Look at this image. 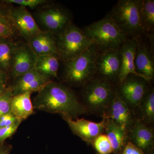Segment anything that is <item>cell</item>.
Listing matches in <instances>:
<instances>
[{"label":"cell","mask_w":154,"mask_h":154,"mask_svg":"<svg viewBox=\"0 0 154 154\" xmlns=\"http://www.w3.org/2000/svg\"><path fill=\"white\" fill-rule=\"evenodd\" d=\"M33 105L35 109L57 113L62 118L75 119L88 112L72 91L61 83L51 81L38 91Z\"/></svg>","instance_id":"6da1fadb"},{"label":"cell","mask_w":154,"mask_h":154,"mask_svg":"<svg viewBox=\"0 0 154 154\" xmlns=\"http://www.w3.org/2000/svg\"><path fill=\"white\" fill-rule=\"evenodd\" d=\"M143 0H119L107 16L128 38L146 35L142 16Z\"/></svg>","instance_id":"7a4b0ae2"},{"label":"cell","mask_w":154,"mask_h":154,"mask_svg":"<svg viewBox=\"0 0 154 154\" xmlns=\"http://www.w3.org/2000/svg\"><path fill=\"white\" fill-rule=\"evenodd\" d=\"M82 88L81 103L88 112L102 117L116 95V86L96 75Z\"/></svg>","instance_id":"3957f363"},{"label":"cell","mask_w":154,"mask_h":154,"mask_svg":"<svg viewBox=\"0 0 154 154\" xmlns=\"http://www.w3.org/2000/svg\"><path fill=\"white\" fill-rule=\"evenodd\" d=\"M100 51L96 45L79 56L63 63V77L66 82L82 87L96 75L95 62Z\"/></svg>","instance_id":"277c9868"},{"label":"cell","mask_w":154,"mask_h":154,"mask_svg":"<svg viewBox=\"0 0 154 154\" xmlns=\"http://www.w3.org/2000/svg\"><path fill=\"white\" fill-rule=\"evenodd\" d=\"M83 30L100 51L119 49L128 38L107 16L86 26Z\"/></svg>","instance_id":"5b68a950"},{"label":"cell","mask_w":154,"mask_h":154,"mask_svg":"<svg viewBox=\"0 0 154 154\" xmlns=\"http://www.w3.org/2000/svg\"><path fill=\"white\" fill-rule=\"evenodd\" d=\"M57 54L61 61L74 59L94 44L83 29L72 23L56 36Z\"/></svg>","instance_id":"8992f818"},{"label":"cell","mask_w":154,"mask_h":154,"mask_svg":"<svg viewBox=\"0 0 154 154\" xmlns=\"http://www.w3.org/2000/svg\"><path fill=\"white\" fill-rule=\"evenodd\" d=\"M33 16L42 31L55 36L72 23L70 12L60 5L43 6Z\"/></svg>","instance_id":"52a82bcc"},{"label":"cell","mask_w":154,"mask_h":154,"mask_svg":"<svg viewBox=\"0 0 154 154\" xmlns=\"http://www.w3.org/2000/svg\"><path fill=\"white\" fill-rule=\"evenodd\" d=\"M149 83L143 78L131 74L116 86L117 95L134 114L150 88Z\"/></svg>","instance_id":"ba28073f"},{"label":"cell","mask_w":154,"mask_h":154,"mask_svg":"<svg viewBox=\"0 0 154 154\" xmlns=\"http://www.w3.org/2000/svg\"><path fill=\"white\" fill-rule=\"evenodd\" d=\"M95 65L96 76L117 85L121 66L119 48L100 51L96 58Z\"/></svg>","instance_id":"9c48e42d"},{"label":"cell","mask_w":154,"mask_h":154,"mask_svg":"<svg viewBox=\"0 0 154 154\" xmlns=\"http://www.w3.org/2000/svg\"><path fill=\"white\" fill-rule=\"evenodd\" d=\"M9 15L16 30L27 41L42 32L33 15L26 8L19 6L11 8Z\"/></svg>","instance_id":"30bf717a"},{"label":"cell","mask_w":154,"mask_h":154,"mask_svg":"<svg viewBox=\"0 0 154 154\" xmlns=\"http://www.w3.org/2000/svg\"><path fill=\"white\" fill-rule=\"evenodd\" d=\"M136 50L134 59L135 71L138 74L150 82L154 77V49L149 42L137 38Z\"/></svg>","instance_id":"8fae6325"},{"label":"cell","mask_w":154,"mask_h":154,"mask_svg":"<svg viewBox=\"0 0 154 154\" xmlns=\"http://www.w3.org/2000/svg\"><path fill=\"white\" fill-rule=\"evenodd\" d=\"M99 123L86 120L84 118L72 119L63 118L68 125L73 133L82 140L92 144L94 140L105 132V118Z\"/></svg>","instance_id":"7c38bea8"},{"label":"cell","mask_w":154,"mask_h":154,"mask_svg":"<svg viewBox=\"0 0 154 154\" xmlns=\"http://www.w3.org/2000/svg\"><path fill=\"white\" fill-rule=\"evenodd\" d=\"M37 58L28 44H19L14 53L10 71L11 76L14 79L35 69Z\"/></svg>","instance_id":"4fadbf2b"},{"label":"cell","mask_w":154,"mask_h":154,"mask_svg":"<svg viewBox=\"0 0 154 154\" xmlns=\"http://www.w3.org/2000/svg\"><path fill=\"white\" fill-rule=\"evenodd\" d=\"M128 136L129 141L144 154H154V133L152 127L136 119L128 131Z\"/></svg>","instance_id":"5bb4252c"},{"label":"cell","mask_w":154,"mask_h":154,"mask_svg":"<svg viewBox=\"0 0 154 154\" xmlns=\"http://www.w3.org/2000/svg\"><path fill=\"white\" fill-rule=\"evenodd\" d=\"M50 81L49 78L41 75L35 69L14 79L13 85L9 88L14 96L28 92H38Z\"/></svg>","instance_id":"9a60e30c"},{"label":"cell","mask_w":154,"mask_h":154,"mask_svg":"<svg viewBox=\"0 0 154 154\" xmlns=\"http://www.w3.org/2000/svg\"><path fill=\"white\" fill-rule=\"evenodd\" d=\"M134 115L116 93L102 117L111 119L119 126L128 131L136 120Z\"/></svg>","instance_id":"2e32d148"},{"label":"cell","mask_w":154,"mask_h":154,"mask_svg":"<svg viewBox=\"0 0 154 154\" xmlns=\"http://www.w3.org/2000/svg\"><path fill=\"white\" fill-rule=\"evenodd\" d=\"M137 44V38H128L119 48L121 66L117 85L122 82L130 75H136L143 78L138 74L135 69L134 59Z\"/></svg>","instance_id":"e0dca14e"},{"label":"cell","mask_w":154,"mask_h":154,"mask_svg":"<svg viewBox=\"0 0 154 154\" xmlns=\"http://www.w3.org/2000/svg\"><path fill=\"white\" fill-rule=\"evenodd\" d=\"M105 118V132L111 144L113 153L121 154L129 141L128 131L116 124L111 119Z\"/></svg>","instance_id":"ac0fdd59"},{"label":"cell","mask_w":154,"mask_h":154,"mask_svg":"<svg viewBox=\"0 0 154 154\" xmlns=\"http://www.w3.org/2000/svg\"><path fill=\"white\" fill-rule=\"evenodd\" d=\"M28 45L37 57L57 54L56 36L42 32L30 38Z\"/></svg>","instance_id":"d6986e66"},{"label":"cell","mask_w":154,"mask_h":154,"mask_svg":"<svg viewBox=\"0 0 154 154\" xmlns=\"http://www.w3.org/2000/svg\"><path fill=\"white\" fill-rule=\"evenodd\" d=\"M31 92L13 96L11 102V113L22 122L34 113L31 102Z\"/></svg>","instance_id":"ffe728a7"},{"label":"cell","mask_w":154,"mask_h":154,"mask_svg":"<svg viewBox=\"0 0 154 154\" xmlns=\"http://www.w3.org/2000/svg\"><path fill=\"white\" fill-rule=\"evenodd\" d=\"M19 45L12 37L0 38V69L7 74L11 71L14 53Z\"/></svg>","instance_id":"44dd1931"},{"label":"cell","mask_w":154,"mask_h":154,"mask_svg":"<svg viewBox=\"0 0 154 154\" xmlns=\"http://www.w3.org/2000/svg\"><path fill=\"white\" fill-rule=\"evenodd\" d=\"M60 59L57 54L37 57L35 69L41 75L48 77H57L60 67Z\"/></svg>","instance_id":"7402d4cb"},{"label":"cell","mask_w":154,"mask_h":154,"mask_svg":"<svg viewBox=\"0 0 154 154\" xmlns=\"http://www.w3.org/2000/svg\"><path fill=\"white\" fill-rule=\"evenodd\" d=\"M142 122L150 127L154 122V90L150 87L137 110Z\"/></svg>","instance_id":"603a6c76"},{"label":"cell","mask_w":154,"mask_h":154,"mask_svg":"<svg viewBox=\"0 0 154 154\" xmlns=\"http://www.w3.org/2000/svg\"><path fill=\"white\" fill-rule=\"evenodd\" d=\"M142 16L146 35L154 33V0H143Z\"/></svg>","instance_id":"cb8c5ba5"},{"label":"cell","mask_w":154,"mask_h":154,"mask_svg":"<svg viewBox=\"0 0 154 154\" xmlns=\"http://www.w3.org/2000/svg\"><path fill=\"white\" fill-rule=\"evenodd\" d=\"M17 30L11 21L8 14L0 13V38L15 36Z\"/></svg>","instance_id":"d4e9b609"},{"label":"cell","mask_w":154,"mask_h":154,"mask_svg":"<svg viewBox=\"0 0 154 154\" xmlns=\"http://www.w3.org/2000/svg\"><path fill=\"white\" fill-rule=\"evenodd\" d=\"M91 145L93 146L98 154H110L113 149L107 135L102 134L94 140Z\"/></svg>","instance_id":"484cf974"},{"label":"cell","mask_w":154,"mask_h":154,"mask_svg":"<svg viewBox=\"0 0 154 154\" xmlns=\"http://www.w3.org/2000/svg\"><path fill=\"white\" fill-rule=\"evenodd\" d=\"M4 2L7 4L16 5L19 7L32 9L45 6L49 2L46 0H5Z\"/></svg>","instance_id":"4316f807"},{"label":"cell","mask_w":154,"mask_h":154,"mask_svg":"<svg viewBox=\"0 0 154 154\" xmlns=\"http://www.w3.org/2000/svg\"><path fill=\"white\" fill-rule=\"evenodd\" d=\"M13 96L12 91L9 87L0 97V117L11 113V102Z\"/></svg>","instance_id":"83f0119b"},{"label":"cell","mask_w":154,"mask_h":154,"mask_svg":"<svg viewBox=\"0 0 154 154\" xmlns=\"http://www.w3.org/2000/svg\"><path fill=\"white\" fill-rule=\"evenodd\" d=\"M22 122V121L18 120L10 126L0 128V145L5 143L7 139L11 137L16 133Z\"/></svg>","instance_id":"f1b7e54d"},{"label":"cell","mask_w":154,"mask_h":154,"mask_svg":"<svg viewBox=\"0 0 154 154\" xmlns=\"http://www.w3.org/2000/svg\"><path fill=\"white\" fill-rule=\"evenodd\" d=\"M18 120H19L11 113L3 115L0 117V128L10 126Z\"/></svg>","instance_id":"f546056e"},{"label":"cell","mask_w":154,"mask_h":154,"mask_svg":"<svg viewBox=\"0 0 154 154\" xmlns=\"http://www.w3.org/2000/svg\"><path fill=\"white\" fill-rule=\"evenodd\" d=\"M121 154H144L141 149L128 141Z\"/></svg>","instance_id":"4dcf8cb0"},{"label":"cell","mask_w":154,"mask_h":154,"mask_svg":"<svg viewBox=\"0 0 154 154\" xmlns=\"http://www.w3.org/2000/svg\"><path fill=\"white\" fill-rule=\"evenodd\" d=\"M12 149V146L4 143L0 145V154H10Z\"/></svg>","instance_id":"1f68e13d"},{"label":"cell","mask_w":154,"mask_h":154,"mask_svg":"<svg viewBox=\"0 0 154 154\" xmlns=\"http://www.w3.org/2000/svg\"><path fill=\"white\" fill-rule=\"evenodd\" d=\"M8 80V74L0 69V84L7 85Z\"/></svg>","instance_id":"d6a6232c"},{"label":"cell","mask_w":154,"mask_h":154,"mask_svg":"<svg viewBox=\"0 0 154 154\" xmlns=\"http://www.w3.org/2000/svg\"><path fill=\"white\" fill-rule=\"evenodd\" d=\"M7 85L0 84V97L2 96L4 93L8 90Z\"/></svg>","instance_id":"836d02e7"}]
</instances>
